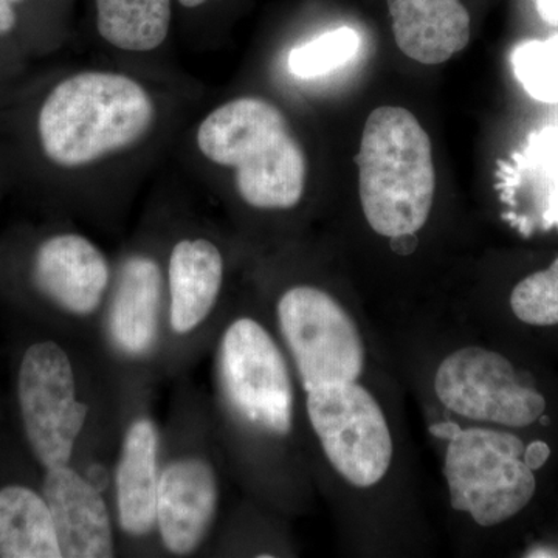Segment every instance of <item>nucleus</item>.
Returning <instances> with one entry per match:
<instances>
[{
	"instance_id": "nucleus-1",
	"label": "nucleus",
	"mask_w": 558,
	"mask_h": 558,
	"mask_svg": "<svg viewBox=\"0 0 558 558\" xmlns=\"http://www.w3.org/2000/svg\"><path fill=\"white\" fill-rule=\"evenodd\" d=\"M156 120L149 92L123 73L87 70L60 81L38 116L44 156L75 170L131 148Z\"/></svg>"
},
{
	"instance_id": "nucleus-2",
	"label": "nucleus",
	"mask_w": 558,
	"mask_h": 558,
	"mask_svg": "<svg viewBox=\"0 0 558 558\" xmlns=\"http://www.w3.org/2000/svg\"><path fill=\"white\" fill-rule=\"evenodd\" d=\"M196 142L205 159L236 172L250 207L290 209L303 199L306 154L274 102L241 97L220 105L202 121Z\"/></svg>"
},
{
	"instance_id": "nucleus-3",
	"label": "nucleus",
	"mask_w": 558,
	"mask_h": 558,
	"mask_svg": "<svg viewBox=\"0 0 558 558\" xmlns=\"http://www.w3.org/2000/svg\"><path fill=\"white\" fill-rule=\"evenodd\" d=\"M359 196L371 229L385 238L417 233L436 191L432 140L414 113L380 106L369 113L357 154Z\"/></svg>"
},
{
	"instance_id": "nucleus-4",
	"label": "nucleus",
	"mask_w": 558,
	"mask_h": 558,
	"mask_svg": "<svg viewBox=\"0 0 558 558\" xmlns=\"http://www.w3.org/2000/svg\"><path fill=\"white\" fill-rule=\"evenodd\" d=\"M447 447L451 508L483 527L498 526L527 508L537 490L526 446L505 429H459Z\"/></svg>"
},
{
	"instance_id": "nucleus-5",
	"label": "nucleus",
	"mask_w": 558,
	"mask_h": 558,
	"mask_svg": "<svg viewBox=\"0 0 558 558\" xmlns=\"http://www.w3.org/2000/svg\"><path fill=\"white\" fill-rule=\"evenodd\" d=\"M277 312L304 391L362 377L365 347L357 325L326 290L295 286L282 293Z\"/></svg>"
},
{
	"instance_id": "nucleus-6",
	"label": "nucleus",
	"mask_w": 558,
	"mask_h": 558,
	"mask_svg": "<svg viewBox=\"0 0 558 558\" xmlns=\"http://www.w3.org/2000/svg\"><path fill=\"white\" fill-rule=\"evenodd\" d=\"M307 416L323 451L354 487L376 486L392 461L391 432L377 400L357 381L323 385L306 392Z\"/></svg>"
},
{
	"instance_id": "nucleus-7",
	"label": "nucleus",
	"mask_w": 558,
	"mask_h": 558,
	"mask_svg": "<svg viewBox=\"0 0 558 558\" xmlns=\"http://www.w3.org/2000/svg\"><path fill=\"white\" fill-rule=\"evenodd\" d=\"M17 400L25 435L40 465L46 470L68 465L89 409L76 398L72 362L60 344L39 341L25 351Z\"/></svg>"
},
{
	"instance_id": "nucleus-8",
	"label": "nucleus",
	"mask_w": 558,
	"mask_h": 558,
	"mask_svg": "<svg viewBox=\"0 0 558 558\" xmlns=\"http://www.w3.org/2000/svg\"><path fill=\"white\" fill-rule=\"evenodd\" d=\"M227 399L250 425L275 436L293 424V385L281 349L256 319L238 318L220 340Z\"/></svg>"
},
{
	"instance_id": "nucleus-9",
	"label": "nucleus",
	"mask_w": 558,
	"mask_h": 558,
	"mask_svg": "<svg viewBox=\"0 0 558 558\" xmlns=\"http://www.w3.org/2000/svg\"><path fill=\"white\" fill-rule=\"evenodd\" d=\"M435 392L451 413L510 428L534 425L548 405L505 355L478 347L459 349L440 363Z\"/></svg>"
},
{
	"instance_id": "nucleus-10",
	"label": "nucleus",
	"mask_w": 558,
	"mask_h": 558,
	"mask_svg": "<svg viewBox=\"0 0 558 558\" xmlns=\"http://www.w3.org/2000/svg\"><path fill=\"white\" fill-rule=\"evenodd\" d=\"M219 484L207 459L182 457L161 470L157 521L168 553L185 557L201 548L215 521Z\"/></svg>"
},
{
	"instance_id": "nucleus-11",
	"label": "nucleus",
	"mask_w": 558,
	"mask_h": 558,
	"mask_svg": "<svg viewBox=\"0 0 558 558\" xmlns=\"http://www.w3.org/2000/svg\"><path fill=\"white\" fill-rule=\"evenodd\" d=\"M109 277L108 259L101 250L76 233L44 241L33 260V279L40 292L78 317H87L100 307Z\"/></svg>"
},
{
	"instance_id": "nucleus-12",
	"label": "nucleus",
	"mask_w": 558,
	"mask_h": 558,
	"mask_svg": "<svg viewBox=\"0 0 558 558\" xmlns=\"http://www.w3.org/2000/svg\"><path fill=\"white\" fill-rule=\"evenodd\" d=\"M43 497L64 558L113 556L112 521L100 492L68 465L47 470Z\"/></svg>"
},
{
	"instance_id": "nucleus-13",
	"label": "nucleus",
	"mask_w": 558,
	"mask_h": 558,
	"mask_svg": "<svg viewBox=\"0 0 558 558\" xmlns=\"http://www.w3.org/2000/svg\"><path fill=\"white\" fill-rule=\"evenodd\" d=\"M400 51L424 65H438L469 46L472 22L461 0H387Z\"/></svg>"
},
{
	"instance_id": "nucleus-14",
	"label": "nucleus",
	"mask_w": 558,
	"mask_h": 558,
	"mask_svg": "<svg viewBox=\"0 0 558 558\" xmlns=\"http://www.w3.org/2000/svg\"><path fill=\"white\" fill-rule=\"evenodd\" d=\"M223 284L220 250L205 238L179 241L168 263L170 325L179 336L199 328L215 310Z\"/></svg>"
},
{
	"instance_id": "nucleus-15",
	"label": "nucleus",
	"mask_w": 558,
	"mask_h": 558,
	"mask_svg": "<svg viewBox=\"0 0 558 558\" xmlns=\"http://www.w3.org/2000/svg\"><path fill=\"white\" fill-rule=\"evenodd\" d=\"M159 433L148 417L132 422L124 435L116 473L120 526L132 537H145L156 527L159 490Z\"/></svg>"
},
{
	"instance_id": "nucleus-16",
	"label": "nucleus",
	"mask_w": 558,
	"mask_h": 558,
	"mask_svg": "<svg viewBox=\"0 0 558 558\" xmlns=\"http://www.w3.org/2000/svg\"><path fill=\"white\" fill-rule=\"evenodd\" d=\"M161 286L159 264L149 256H131L121 267L109 328L113 343L124 354H146L156 343Z\"/></svg>"
},
{
	"instance_id": "nucleus-17",
	"label": "nucleus",
	"mask_w": 558,
	"mask_h": 558,
	"mask_svg": "<svg viewBox=\"0 0 558 558\" xmlns=\"http://www.w3.org/2000/svg\"><path fill=\"white\" fill-rule=\"evenodd\" d=\"M0 557L62 558L49 506L32 488H0Z\"/></svg>"
},
{
	"instance_id": "nucleus-18",
	"label": "nucleus",
	"mask_w": 558,
	"mask_h": 558,
	"mask_svg": "<svg viewBox=\"0 0 558 558\" xmlns=\"http://www.w3.org/2000/svg\"><path fill=\"white\" fill-rule=\"evenodd\" d=\"M175 0H94L98 35L124 51H153L171 32Z\"/></svg>"
},
{
	"instance_id": "nucleus-19",
	"label": "nucleus",
	"mask_w": 558,
	"mask_h": 558,
	"mask_svg": "<svg viewBox=\"0 0 558 558\" xmlns=\"http://www.w3.org/2000/svg\"><path fill=\"white\" fill-rule=\"evenodd\" d=\"M359 50V33L349 27L337 28L290 51L289 70L301 80L318 78L343 68Z\"/></svg>"
},
{
	"instance_id": "nucleus-20",
	"label": "nucleus",
	"mask_w": 558,
	"mask_h": 558,
	"mask_svg": "<svg viewBox=\"0 0 558 558\" xmlns=\"http://www.w3.org/2000/svg\"><path fill=\"white\" fill-rule=\"evenodd\" d=\"M510 310L521 323L535 328L558 326V258L548 269L521 279L510 293Z\"/></svg>"
},
{
	"instance_id": "nucleus-21",
	"label": "nucleus",
	"mask_w": 558,
	"mask_h": 558,
	"mask_svg": "<svg viewBox=\"0 0 558 558\" xmlns=\"http://www.w3.org/2000/svg\"><path fill=\"white\" fill-rule=\"evenodd\" d=\"M513 70L535 100L558 101V36L531 40L513 51Z\"/></svg>"
},
{
	"instance_id": "nucleus-22",
	"label": "nucleus",
	"mask_w": 558,
	"mask_h": 558,
	"mask_svg": "<svg viewBox=\"0 0 558 558\" xmlns=\"http://www.w3.org/2000/svg\"><path fill=\"white\" fill-rule=\"evenodd\" d=\"M16 5L10 0H0V36L10 35L16 28Z\"/></svg>"
},
{
	"instance_id": "nucleus-23",
	"label": "nucleus",
	"mask_w": 558,
	"mask_h": 558,
	"mask_svg": "<svg viewBox=\"0 0 558 558\" xmlns=\"http://www.w3.org/2000/svg\"><path fill=\"white\" fill-rule=\"evenodd\" d=\"M549 458V447L545 442H534L526 447V461L532 469L537 470Z\"/></svg>"
},
{
	"instance_id": "nucleus-24",
	"label": "nucleus",
	"mask_w": 558,
	"mask_h": 558,
	"mask_svg": "<svg viewBox=\"0 0 558 558\" xmlns=\"http://www.w3.org/2000/svg\"><path fill=\"white\" fill-rule=\"evenodd\" d=\"M537 10L543 21L558 27V0H537Z\"/></svg>"
},
{
	"instance_id": "nucleus-25",
	"label": "nucleus",
	"mask_w": 558,
	"mask_h": 558,
	"mask_svg": "<svg viewBox=\"0 0 558 558\" xmlns=\"http://www.w3.org/2000/svg\"><path fill=\"white\" fill-rule=\"evenodd\" d=\"M459 429L461 428H459L457 424H451V422H442V424L433 425V427L429 428V432H432L433 435L438 436V438L450 439L457 435Z\"/></svg>"
},
{
	"instance_id": "nucleus-26",
	"label": "nucleus",
	"mask_w": 558,
	"mask_h": 558,
	"mask_svg": "<svg viewBox=\"0 0 558 558\" xmlns=\"http://www.w3.org/2000/svg\"><path fill=\"white\" fill-rule=\"evenodd\" d=\"M213 2L215 0H175V5L182 10L190 11V13H194V11L208 9Z\"/></svg>"
},
{
	"instance_id": "nucleus-27",
	"label": "nucleus",
	"mask_w": 558,
	"mask_h": 558,
	"mask_svg": "<svg viewBox=\"0 0 558 558\" xmlns=\"http://www.w3.org/2000/svg\"><path fill=\"white\" fill-rule=\"evenodd\" d=\"M11 3H14V5H17V3L25 2V0H10Z\"/></svg>"
}]
</instances>
